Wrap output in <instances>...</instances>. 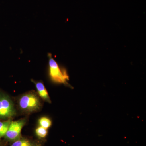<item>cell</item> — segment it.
Returning <instances> with one entry per match:
<instances>
[{
  "label": "cell",
  "instance_id": "6da1fadb",
  "mask_svg": "<svg viewBox=\"0 0 146 146\" xmlns=\"http://www.w3.org/2000/svg\"><path fill=\"white\" fill-rule=\"evenodd\" d=\"M19 105L24 112L30 113L39 110L41 107V103L37 94L30 92L21 97L19 100Z\"/></svg>",
  "mask_w": 146,
  "mask_h": 146
},
{
  "label": "cell",
  "instance_id": "7a4b0ae2",
  "mask_svg": "<svg viewBox=\"0 0 146 146\" xmlns=\"http://www.w3.org/2000/svg\"><path fill=\"white\" fill-rule=\"evenodd\" d=\"M48 56L50 78L55 83L67 84L69 80V77L67 72L64 69L60 68L50 53L48 54Z\"/></svg>",
  "mask_w": 146,
  "mask_h": 146
},
{
  "label": "cell",
  "instance_id": "3957f363",
  "mask_svg": "<svg viewBox=\"0 0 146 146\" xmlns=\"http://www.w3.org/2000/svg\"><path fill=\"white\" fill-rule=\"evenodd\" d=\"M16 114V110L11 100L7 96L0 95V118H11Z\"/></svg>",
  "mask_w": 146,
  "mask_h": 146
},
{
  "label": "cell",
  "instance_id": "277c9868",
  "mask_svg": "<svg viewBox=\"0 0 146 146\" xmlns=\"http://www.w3.org/2000/svg\"><path fill=\"white\" fill-rule=\"evenodd\" d=\"M25 124L24 119L11 121L6 133V138L11 141L17 140L21 136V131Z\"/></svg>",
  "mask_w": 146,
  "mask_h": 146
},
{
  "label": "cell",
  "instance_id": "5b68a950",
  "mask_svg": "<svg viewBox=\"0 0 146 146\" xmlns=\"http://www.w3.org/2000/svg\"><path fill=\"white\" fill-rule=\"evenodd\" d=\"M34 82L35 84V86L39 96L45 101L48 103H51V100L50 99L48 93L44 83L42 82Z\"/></svg>",
  "mask_w": 146,
  "mask_h": 146
},
{
  "label": "cell",
  "instance_id": "8992f818",
  "mask_svg": "<svg viewBox=\"0 0 146 146\" xmlns=\"http://www.w3.org/2000/svg\"><path fill=\"white\" fill-rule=\"evenodd\" d=\"M11 122V121L10 120L0 121V138L5 136Z\"/></svg>",
  "mask_w": 146,
  "mask_h": 146
},
{
  "label": "cell",
  "instance_id": "52a82bcc",
  "mask_svg": "<svg viewBox=\"0 0 146 146\" xmlns=\"http://www.w3.org/2000/svg\"><path fill=\"white\" fill-rule=\"evenodd\" d=\"M39 125L40 127L48 129L52 125V121L48 118L46 117H42L39 120Z\"/></svg>",
  "mask_w": 146,
  "mask_h": 146
},
{
  "label": "cell",
  "instance_id": "ba28073f",
  "mask_svg": "<svg viewBox=\"0 0 146 146\" xmlns=\"http://www.w3.org/2000/svg\"><path fill=\"white\" fill-rule=\"evenodd\" d=\"M11 146H32V145L28 140L21 139L14 142Z\"/></svg>",
  "mask_w": 146,
  "mask_h": 146
},
{
  "label": "cell",
  "instance_id": "9c48e42d",
  "mask_svg": "<svg viewBox=\"0 0 146 146\" xmlns=\"http://www.w3.org/2000/svg\"><path fill=\"white\" fill-rule=\"evenodd\" d=\"M35 132L36 135L38 137L41 138H44L47 136L48 131L46 129L40 126L36 129Z\"/></svg>",
  "mask_w": 146,
  "mask_h": 146
}]
</instances>
